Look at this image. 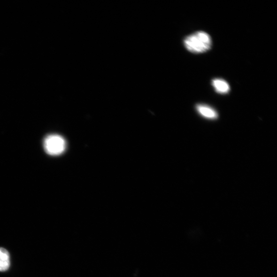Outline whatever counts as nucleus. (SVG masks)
Here are the masks:
<instances>
[{"instance_id": "obj_3", "label": "nucleus", "mask_w": 277, "mask_h": 277, "mask_svg": "<svg viewBox=\"0 0 277 277\" xmlns=\"http://www.w3.org/2000/svg\"><path fill=\"white\" fill-rule=\"evenodd\" d=\"M196 109L199 114L208 119H215L218 117L216 111L210 106L204 104H198Z\"/></svg>"}, {"instance_id": "obj_2", "label": "nucleus", "mask_w": 277, "mask_h": 277, "mask_svg": "<svg viewBox=\"0 0 277 277\" xmlns=\"http://www.w3.org/2000/svg\"><path fill=\"white\" fill-rule=\"evenodd\" d=\"M44 147L46 152L49 155L58 156L65 151L67 143L63 137L51 135L45 138Z\"/></svg>"}, {"instance_id": "obj_5", "label": "nucleus", "mask_w": 277, "mask_h": 277, "mask_svg": "<svg viewBox=\"0 0 277 277\" xmlns=\"http://www.w3.org/2000/svg\"><path fill=\"white\" fill-rule=\"evenodd\" d=\"M212 84L215 90L219 94H227L230 90V87L227 82L221 79H213Z\"/></svg>"}, {"instance_id": "obj_4", "label": "nucleus", "mask_w": 277, "mask_h": 277, "mask_svg": "<svg viewBox=\"0 0 277 277\" xmlns=\"http://www.w3.org/2000/svg\"><path fill=\"white\" fill-rule=\"evenodd\" d=\"M10 265V255L5 249L0 248V272L8 270Z\"/></svg>"}, {"instance_id": "obj_1", "label": "nucleus", "mask_w": 277, "mask_h": 277, "mask_svg": "<svg viewBox=\"0 0 277 277\" xmlns=\"http://www.w3.org/2000/svg\"><path fill=\"white\" fill-rule=\"evenodd\" d=\"M212 44L210 36L204 32L195 33L184 40L185 47L190 52L201 54L208 51Z\"/></svg>"}]
</instances>
